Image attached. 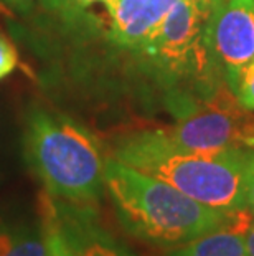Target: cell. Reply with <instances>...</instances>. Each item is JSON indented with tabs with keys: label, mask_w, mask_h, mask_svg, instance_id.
Masks as SVG:
<instances>
[{
	"label": "cell",
	"mask_w": 254,
	"mask_h": 256,
	"mask_svg": "<svg viewBox=\"0 0 254 256\" xmlns=\"http://www.w3.org/2000/svg\"><path fill=\"white\" fill-rule=\"evenodd\" d=\"M106 194L122 230L139 242L170 250L226 226L251 228V210L221 212L182 194L170 184L107 159Z\"/></svg>",
	"instance_id": "3"
},
{
	"label": "cell",
	"mask_w": 254,
	"mask_h": 256,
	"mask_svg": "<svg viewBox=\"0 0 254 256\" xmlns=\"http://www.w3.org/2000/svg\"><path fill=\"white\" fill-rule=\"evenodd\" d=\"M160 132L175 146L193 150H254V111L240 104L230 86L190 116L174 122H157Z\"/></svg>",
	"instance_id": "5"
},
{
	"label": "cell",
	"mask_w": 254,
	"mask_h": 256,
	"mask_svg": "<svg viewBox=\"0 0 254 256\" xmlns=\"http://www.w3.org/2000/svg\"><path fill=\"white\" fill-rule=\"evenodd\" d=\"M205 36L235 92L238 76L254 60V0H223L210 14Z\"/></svg>",
	"instance_id": "6"
},
{
	"label": "cell",
	"mask_w": 254,
	"mask_h": 256,
	"mask_svg": "<svg viewBox=\"0 0 254 256\" xmlns=\"http://www.w3.org/2000/svg\"><path fill=\"white\" fill-rule=\"evenodd\" d=\"M246 232L240 226H226L167 250L165 256H248Z\"/></svg>",
	"instance_id": "8"
},
{
	"label": "cell",
	"mask_w": 254,
	"mask_h": 256,
	"mask_svg": "<svg viewBox=\"0 0 254 256\" xmlns=\"http://www.w3.org/2000/svg\"><path fill=\"white\" fill-rule=\"evenodd\" d=\"M178 0H36L12 34L53 104L106 126L174 121L193 111L162 32Z\"/></svg>",
	"instance_id": "1"
},
{
	"label": "cell",
	"mask_w": 254,
	"mask_h": 256,
	"mask_svg": "<svg viewBox=\"0 0 254 256\" xmlns=\"http://www.w3.org/2000/svg\"><path fill=\"white\" fill-rule=\"evenodd\" d=\"M246 252H248V256H254V226L251 225L250 230L246 232Z\"/></svg>",
	"instance_id": "15"
},
{
	"label": "cell",
	"mask_w": 254,
	"mask_h": 256,
	"mask_svg": "<svg viewBox=\"0 0 254 256\" xmlns=\"http://www.w3.org/2000/svg\"><path fill=\"white\" fill-rule=\"evenodd\" d=\"M23 156L51 198L98 205L106 192V144L84 121L61 108L38 102L28 108Z\"/></svg>",
	"instance_id": "4"
},
{
	"label": "cell",
	"mask_w": 254,
	"mask_h": 256,
	"mask_svg": "<svg viewBox=\"0 0 254 256\" xmlns=\"http://www.w3.org/2000/svg\"><path fill=\"white\" fill-rule=\"evenodd\" d=\"M235 94L243 108L254 111V60L238 76Z\"/></svg>",
	"instance_id": "12"
},
{
	"label": "cell",
	"mask_w": 254,
	"mask_h": 256,
	"mask_svg": "<svg viewBox=\"0 0 254 256\" xmlns=\"http://www.w3.org/2000/svg\"><path fill=\"white\" fill-rule=\"evenodd\" d=\"M210 2H212V10H213L215 7H218V5L223 2V0H210Z\"/></svg>",
	"instance_id": "16"
},
{
	"label": "cell",
	"mask_w": 254,
	"mask_h": 256,
	"mask_svg": "<svg viewBox=\"0 0 254 256\" xmlns=\"http://www.w3.org/2000/svg\"><path fill=\"white\" fill-rule=\"evenodd\" d=\"M106 149L111 159L170 184L203 205L230 214L248 208L251 149H185L170 142L157 122L114 130Z\"/></svg>",
	"instance_id": "2"
},
{
	"label": "cell",
	"mask_w": 254,
	"mask_h": 256,
	"mask_svg": "<svg viewBox=\"0 0 254 256\" xmlns=\"http://www.w3.org/2000/svg\"><path fill=\"white\" fill-rule=\"evenodd\" d=\"M18 48L5 32L0 28V80L12 74L18 66Z\"/></svg>",
	"instance_id": "11"
},
{
	"label": "cell",
	"mask_w": 254,
	"mask_h": 256,
	"mask_svg": "<svg viewBox=\"0 0 254 256\" xmlns=\"http://www.w3.org/2000/svg\"><path fill=\"white\" fill-rule=\"evenodd\" d=\"M40 225L43 230V236H45L46 256H73L71 250L64 243L61 233L58 232L51 214L41 202H40Z\"/></svg>",
	"instance_id": "10"
},
{
	"label": "cell",
	"mask_w": 254,
	"mask_h": 256,
	"mask_svg": "<svg viewBox=\"0 0 254 256\" xmlns=\"http://www.w3.org/2000/svg\"><path fill=\"white\" fill-rule=\"evenodd\" d=\"M10 12H13L15 18H26L35 8L36 0H0Z\"/></svg>",
	"instance_id": "13"
},
{
	"label": "cell",
	"mask_w": 254,
	"mask_h": 256,
	"mask_svg": "<svg viewBox=\"0 0 254 256\" xmlns=\"http://www.w3.org/2000/svg\"><path fill=\"white\" fill-rule=\"evenodd\" d=\"M246 198H248V208L251 210L254 216V150L251 152L250 164H248L246 172Z\"/></svg>",
	"instance_id": "14"
},
{
	"label": "cell",
	"mask_w": 254,
	"mask_h": 256,
	"mask_svg": "<svg viewBox=\"0 0 254 256\" xmlns=\"http://www.w3.org/2000/svg\"><path fill=\"white\" fill-rule=\"evenodd\" d=\"M40 202L51 214L58 232L73 256H137L127 244L102 226L96 205H76L41 192Z\"/></svg>",
	"instance_id": "7"
},
{
	"label": "cell",
	"mask_w": 254,
	"mask_h": 256,
	"mask_svg": "<svg viewBox=\"0 0 254 256\" xmlns=\"http://www.w3.org/2000/svg\"><path fill=\"white\" fill-rule=\"evenodd\" d=\"M0 256H46L40 223L0 218Z\"/></svg>",
	"instance_id": "9"
}]
</instances>
